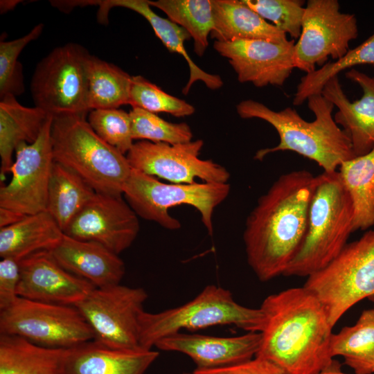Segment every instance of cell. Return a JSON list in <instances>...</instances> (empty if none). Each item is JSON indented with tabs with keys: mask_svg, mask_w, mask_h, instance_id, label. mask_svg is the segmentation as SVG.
<instances>
[{
	"mask_svg": "<svg viewBox=\"0 0 374 374\" xmlns=\"http://www.w3.org/2000/svg\"><path fill=\"white\" fill-rule=\"evenodd\" d=\"M316 176L280 175L248 215L243 233L249 265L262 282L283 275L305 235Z\"/></svg>",
	"mask_w": 374,
	"mask_h": 374,
	"instance_id": "obj_1",
	"label": "cell"
},
{
	"mask_svg": "<svg viewBox=\"0 0 374 374\" xmlns=\"http://www.w3.org/2000/svg\"><path fill=\"white\" fill-rule=\"evenodd\" d=\"M260 308L265 319L255 357L273 362L289 374H316L332 364V328L312 292L304 286L289 288L269 295Z\"/></svg>",
	"mask_w": 374,
	"mask_h": 374,
	"instance_id": "obj_2",
	"label": "cell"
},
{
	"mask_svg": "<svg viewBox=\"0 0 374 374\" xmlns=\"http://www.w3.org/2000/svg\"><path fill=\"white\" fill-rule=\"evenodd\" d=\"M307 100L315 116L312 122L302 118L290 107L275 112L253 100L238 104L236 110L242 118L263 120L272 125L279 136L276 146L258 150L254 159L262 161L276 152L292 151L315 161L324 172H330L337 170L344 161L355 157L349 136L332 117L335 105L321 93Z\"/></svg>",
	"mask_w": 374,
	"mask_h": 374,
	"instance_id": "obj_3",
	"label": "cell"
},
{
	"mask_svg": "<svg viewBox=\"0 0 374 374\" xmlns=\"http://www.w3.org/2000/svg\"><path fill=\"white\" fill-rule=\"evenodd\" d=\"M350 197L337 170L316 176L305 237L283 276H310L331 262L354 232Z\"/></svg>",
	"mask_w": 374,
	"mask_h": 374,
	"instance_id": "obj_4",
	"label": "cell"
},
{
	"mask_svg": "<svg viewBox=\"0 0 374 374\" xmlns=\"http://www.w3.org/2000/svg\"><path fill=\"white\" fill-rule=\"evenodd\" d=\"M51 139L55 162L96 193L123 195L132 170L126 156L100 138L86 116L53 117Z\"/></svg>",
	"mask_w": 374,
	"mask_h": 374,
	"instance_id": "obj_5",
	"label": "cell"
},
{
	"mask_svg": "<svg viewBox=\"0 0 374 374\" xmlns=\"http://www.w3.org/2000/svg\"><path fill=\"white\" fill-rule=\"evenodd\" d=\"M261 308L238 303L231 292L208 285L196 297L179 307L157 313L143 311L139 320V343L143 350H152L160 339L182 330H198L233 325L247 332H260L265 325Z\"/></svg>",
	"mask_w": 374,
	"mask_h": 374,
	"instance_id": "obj_6",
	"label": "cell"
},
{
	"mask_svg": "<svg viewBox=\"0 0 374 374\" xmlns=\"http://www.w3.org/2000/svg\"><path fill=\"white\" fill-rule=\"evenodd\" d=\"M230 188L228 183L166 184L132 168L123 195L137 216L169 230L179 229L181 224L168 210L178 205L191 206L199 211L212 235L213 211L227 197Z\"/></svg>",
	"mask_w": 374,
	"mask_h": 374,
	"instance_id": "obj_7",
	"label": "cell"
},
{
	"mask_svg": "<svg viewBox=\"0 0 374 374\" xmlns=\"http://www.w3.org/2000/svg\"><path fill=\"white\" fill-rule=\"evenodd\" d=\"M321 301L332 328L359 301H374V230L348 243L303 285Z\"/></svg>",
	"mask_w": 374,
	"mask_h": 374,
	"instance_id": "obj_8",
	"label": "cell"
},
{
	"mask_svg": "<svg viewBox=\"0 0 374 374\" xmlns=\"http://www.w3.org/2000/svg\"><path fill=\"white\" fill-rule=\"evenodd\" d=\"M90 53L73 42L57 46L36 66L30 84L35 107L53 117L87 116Z\"/></svg>",
	"mask_w": 374,
	"mask_h": 374,
	"instance_id": "obj_9",
	"label": "cell"
},
{
	"mask_svg": "<svg viewBox=\"0 0 374 374\" xmlns=\"http://www.w3.org/2000/svg\"><path fill=\"white\" fill-rule=\"evenodd\" d=\"M0 335H16L42 346L64 349L94 339L92 329L75 306L20 296L0 310Z\"/></svg>",
	"mask_w": 374,
	"mask_h": 374,
	"instance_id": "obj_10",
	"label": "cell"
},
{
	"mask_svg": "<svg viewBox=\"0 0 374 374\" xmlns=\"http://www.w3.org/2000/svg\"><path fill=\"white\" fill-rule=\"evenodd\" d=\"M148 295L142 287L121 284L94 288L74 306L87 321L93 341L116 350H143L139 320Z\"/></svg>",
	"mask_w": 374,
	"mask_h": 374,
	"instance_id": "obj_11",
	"label": "cell"
},
{
	"mask_svg": "<svg viewBox=\"0 0 374 374\" xmlns=\"http://www.w3.org/2000/svg\"><path fill=\"white\" fill-rule=\"evenodd\" d=\"M357 36L355 15L341 12L337 0H308L294 45L295 68L307 74L315 71L317 65L326 64L329 57L340 59Z\"/></svg>",
	"mask_w": 374,
	"mask_h": 374,
	"instance_id": "obj_12",
	"label": "cell"
},
{
	"mask_svg": "<svg viewBox=\"0 0 374 374\" xmlns=\"http://www.w3.org/2000/svg\"><path fill=\"white\" fill-rule=\"evenodd\" d=\"M51 116L37 140L21 143L8 172L11 179L0 188V207L25 215L46 211L48 190L54 163L51 131Z\"/></svg>",
	"mask_w": 374,
	"mask_h": 374,
	"instance_id": "obj_13",
	"label": "cell"
},
{
	"mask_svg": "<svg viewBox=\"0 0 374 374\" xmlns=\"http://www.w3.org/2000/svg\"><path fill=\"white\" fill-rule=\"evenodd\" d=\"M202 140L169 144L141 140L134 143L126 158L132 169L172 184L227 183L228 170L211 159L199 158Z\"/></svg>",
	"mask_w": 374,
	"mask_h": 374,
	"instance_id": "obj_14",
	"label": "cell"
},
{
	"mask_svg": "<svg viewBox=\"0 0 374 374\" xmlns=\"http://www.w3.org/2000/svg\"><path fill=\"white\" fill-rule=\"evenodd\" d=\"M139 231L137 215L122 195L96 193L64 234L98 242L119 255L132 245Z\"/></svg>",
	"mask_w": 374,
	"mask_h": 374,
	"instance_id": "obj_15",
	"label": "cell"
},
{
	"mask_svg": "<svg viewBox=\"0 0 374 374\" xmlns=\"http://www.w3.org/2000/svg\"><path fill=\"white\" fill-rule=\"evenodd\" d=\"M294 39L274 42L264 39L215 41L213 48L228 59L240 82L255 87H281L295 68Z\"/></svg>",
	"mask_w": 374,
	"mask_h": 374,
	"instance_id": "obj_16",
	"label": "cell"
},
{
	"mask_svg": "<svg viewBox=\"0 0 374 374\" xmlns=\"http://www.w3.org/2000/svg\"><path fill=\"white\" fill-rule=\"evenodd\" d=\"M20 271L17 294L33 301L74 306L96 288L64 269L48 251L21 260Z\"/></svg>",
	"mask_w": 374,
	"mask_h": 374,
	"instance_id": "obj_17",
	"label": "cell"
},
{
	"mask_svg": "<svg viewBox=\"0 0 374 374\" xmlns=\"http://www.w3.org/2000/svg\"><path fill=\"white\" fill-rule=\"evenodd\" d=\"M261 333L249 332L236 337H215L178 332L160 339L155 347L188 355L196 369L211 370L236 365L253 358Z\"/></svg>",
	"mask_w": 374,
	"mask_h": 374,
	"instance_id": "obj_18",
	"label": "cell"
},
{
	"mask_svg": "<svg viewBox=\"0 0 374 374\" xmlns=\"http://www.w3.org/2000/svg\"><path fill=\"white\" fill-rule=\"evenodd\" d=\"M346 77L362 89L360 99L351 102L348 98L338 76L329 80L321 94L330 100L338 111L334 116L349 136L355 157L369 152L374 147V77L355 69L346 73Z\"/></svg>",
	"mask_w": 374,
	"mask_h": 374,
	"instance_id": "obj_19",
	"label": "cell"
},
{
	"mask_svg": "<svg viewBox=\"0 0 374 374\" xmlns=\"http://www.w3.org/2000/svg\"><path fill=\"white\" fill-rule=\"evenodd\" d=\"M48 251L64 269L97 288L120 284L125 272V264L118 255L98 242L64 234L60 242Z\"/></svg>",
	"mask_w": 374,
	"mask_h": 374,
	"instance_id": "obj_20",
	"label": "cell"
},
{
	"mask_svg": "<svg viewBox=\"0 0 374 374\" xmlns=\"http://www.w3.org/2000/svg\"><path fill=\"white\" fill-rule=\"evenodd\" d=\"M159 355L112 349L92 340L67 349L60 374H144Z\"/></svg>",
	"mask_w": 374,
	"mask_h": 374,
	"instance_id": "obj_21",
	"label": "cell"
},
{
	"mask_svg": "<svg viewBox=\"0 0 374 374\" xmlns=\"http://www.w3.org/2000/svg\"><path fill=\"white\" fill-rule=\"evenodd\" d=\"M88 6H98V21L103 24L108 23V13L114 7H121L132 10L143 16L152 26L156 36L161 41L170 53H176L185 59L190 71L189 79L182 92L188 93L192 85L197 81H202L211 89H217L223 85L221 77L211 74L199 68L188 55L184 42L190 38V34L182 27L168 19L156 14L147 0H97L87 1Z\"/></svg>",
	"mask_w": 374,
	"mask_h": 374,
	"instance_id": "obj_22",
	"label": "cell"
},
{
	"mask_svg": "<svg viewBox=\"0 0 374 374\" xmlns=\"http://www.w3.org/2000/svg\"><path fill=\"white\" fill-rule=\"evenodd\" d=\"M214 28L211 38L218 42L264 39L281 42L287 35L268 23L242 0H211Z\"/></svg>",
	"mask_w": 374,
	"mask_h": 374,
	"instance_id": "obj_23",
	"label": "cell"
},
{
	"mask_svg": "<svg viewBox=\"0 0 374 374\" xmlns=\"http://www.w3.org/2000/svg\"><path fill=\"white\" fill-rule=\"evenodd\" d=\"M64 232L46 211L26 215L18 222L0 229V256L19 261L42 251H50Z\"/></svg>",
	"mask_w": 374,
	"mask_h": 374,
	"instance_id": "obj_24",
	"label": "cell"
},
{
	"mask_svg": "<svg viewBox=\"0 0 374 374\" xmlns=\"http://www.w3.org/2000/svg\"><path fill=\"white\" fill-rule=\"evenodd\" d=\"M51 116L37 107L20 104L15 96H7L0 100L1 175L8 172L12 156L21 143H32L39 136Z\"/></svg>",
	"mask_w": 374,
	"mask_h": 374,
	"instance_id": "obj_25",
	"label": "cell"
},
{
	"mask_svg": "<svg viewBox=\"0 0 374 374\" xmlns=\"http://www.w3.org/2000/svg\"><path fill=\"white\" fill-rule=\"evenodd\" d=\"M66 350L0 335V374H60Z\"/></svg>",
	"mask_w": 374,
	"mask_h": 374,
	"instance_id": "obj_26",
	"label": "cell"
},
{
	"mask_svg": "<svg viewBox=\"0 0 374 374\" xmlns=\"http://www.w3.org/2000/svg\"><path fill=\"white\" fill-rule=\"evenodd\" d=\"M338 172L352 201L354 231L369 229L374 225V147L344 161Z\"/></svg>",
	"mask_w": 374,
	"mask_h": 374,
	"instance_id": "obj_27",
	"label": "cell"
},
{
	"mask_svg": "<svg viewBox=\"0 0 374 374\" xmlns=\"http://www.w3.org/2000/svg\"><path fill=\"white\" fill-rule=\"evenodd\" d=\"M96 192L73 172L54 161L46 211L64 230Z\"/></svg>",
	"mask_w": 374,
	"mask_h": 374,
	"instance_id": "obj_28",
	"label": "cell"
},
{
	"mask_svg": "<svg viewBox=\"0 0 374 374\" xmlns=\"http://www.w3.org/2000/svg\"><path fill=\"white\" fill-rule=\"evenodd\" d=\"M330 350L332 357H344L355 374L374 373V308L364 310L353 326L332 333Z\"/></svg>",
	"mask_w": 374,
	"mask_h": 374,
	"instance_id": "obj_29",
	"label": "cell"
},
{
	"mask_svg": "<svg viewBox=\"0 0 374 374\" xmlns=\"http://www.w3.org/2000/svg\"><path fill=\"white\" fill-rule=\"evenodd\" d=\"M87 76L89 111L130 104L132 75L118 66L90 54Z\"/></svg>",
	"mask_w": 374,
	"mask_h": 374,
	"instance_id": "obj_30",
	"label": "cell"
},
{
	"mask_svg": "<svg viewBox=\"0 0 374 374\" xmlns=\"http://www.w3.org/2000/svg\"><path fill=\"white\" fill-rule=\"evenodd\" d=\"M162 10L171 21L184 28L193 38L194 51L202 56L214 28L211 0H147Z\"/></svg>",
	"mask_w": 374,
	"mask_h": 374,
	"instance_id": "obj_31",
	"label": "cell"
},
{
	"mask_svg": "<svg viewBox=\"0 0 374 374\" xmlns=\"http://www.w3.org/2000/svg\"><path fill=\"white\" fill-rule=\"evenodd\" d=\"M362 64L374 65V33L355 48L349 49L340 59L326 62L320 69L301 78L293 99L294 105H300L310 96L321 94L325 84L346 69Z\"/></svg>",
	"mask_w": 374,
	"mask_h": 374,
	"instance_id": "obj_32",
	"label": "cell"
},
{
	"mask_svg": "<svg viewBox=\"0 0 374 374\" xmlns=\"http://www.w3.org/2000/svg\"><path fill=\"white\" fill-rule=\"evenodd\" d=\"M129 113L134 140L169 144L184 143L192 141V131L186 123H170L156 114L139 107H132Z\"/></svg>",
	"mask_w": 374,
	"mask_h": 374,
	"instance_id": "obj_33",
	"label": "cell"
},
{
	"mask_svg": "<svg viewBox=\"0 0 374 374\" xmlns=\"http://www.w3.org/2000/svg\"><path fill=\"white\" fill-rule=\"evenodd\" d=\"M152 113L165 112L176 117L192 115L195 107L173 96L141 75L132 78L130 104Z\"/></svg>",
	"mask_w": 374,
	"mask_h": 374,
	"instance_id": "obj_34",
	"label": "cell"
},
{
	"mask_svg": "<svg viewBox=\"0 0 374 374\" xmlns=\"http://www.w3.org/2000/svg\"><path fill=\"white\" fill-rule=\"evenodd\" d=\"M44 24L36 25L28 34L11 41L0 42V99L7 96H17L24 91L22 66L18 57L32 41L37 39Z\"/></svg>",
	"mask_w": 374,
	"mask_h": 374,
	"instance_id": "obj_35",
	"label": "cell"
},
{
	"mask_svg": "<svg viewBox=\"0 0 374 374\" xmlns=\"http://www.w3.org/2000/svg\"><path fill=\"white\" fill-rule=\"evenodd\" d=\"M87 121L100 138L121 154L126 155L132 147L130 113L118 108L93 109Z\"/></svg>",
	"mask_w": 374,
	"mask_h": 374,
	"instance_id": "obj_36",
	"label": "cell"
},
{
	"mask_svg": "<svg viewBox=\"0 0 374 374\" xmlns=\"http://www.w3.org/2000/svg\"><path fill=\"white\" fill-rule=\"evenodd\" d=\"M265 20L294 39L299 37L305 12L301 0H242Z\"/></svg>",
	"mask_w": 374,
	"mask_h": 374,
	"instance_id": "obj_37",
	"label": "cell"
},
{
	"mask_svg": "<svg viewBox=\"0 0 374 374\" xmlns=\"http://www.w3.org/2000/svg\"><path fill=\"white\" fill-rule=\"evenodd\" d=\"M20 261L2 258L0 262V310L13 303L19 297L17 288L20 280Z\"/></svg>",
	"mask_w": 374,
	"mask_h": 374,
	"instance_id": "obj_38",
	"label": "cell"
},
{
	"mask_svg": "<svg viewBox=\"0 0 374 374\" xmlns=\"http://www.w3.org/2000/svg\"><path fill=\"white\" fill-rule=\"evenodd\" d=\"M191 374H289L283 368L267 359L254 357L247 362L217 369H195Z\"/></svg>",
	"mask_w": 374,
	"mask_h": 374,
	"instance_id": "obj_39",
	"label": "cell"
},
{
	"mask_svg": "<svg viewBox=\"0 0 374 374\" xmlns=\"http://www.w3.org/2000/svg\"><path fill=\"white\" fill-rule=\"evenodd\" d=\"M25 216L11 209L0 207V229L12 225Z\"/></svg>",
	"mask_w": 374,
	"mask_h": 374,
	"instance_id": "obj_40",
	"label": "cell"
},
{
	"mask_svg": "<svg viewBox=\"0 0 374 374\" xmlns=\"http://www.w3.org/2000/svg\"><path fill=\"white\" fill-rule=\"evenodd\" d=\"M341 368V364L338 361L334 359L330 366L316 374H347L342 372Z\"/></svg>",
	"mask_w": 374,
	"mask_h": 374,
	"instance_id": "obj_41",
	"label": "cell"
},
{
	"mask_svg": "<svg viewBox=\"0 0 374 374\" xmlns=\"http://www.w3.org/2000/svg\"><path fill=\"white\" fill-rule=\"evenodd\" d=\"M21 1L19 0H1L0 1L1 13H5L13 10Z\"/></svg>",
	"mask_w": 374,
	"mask_h": 374,
	"instance_id": "obj_42",
	"label": "cell"
},
{
	"mask_svg": "<svg viewBox=\"0 0 374 374\" xmlns=\"http://www.w3.org/2000/svg\"><path fill=\"white\" fill-rule=\"evenodd\" d=\"M181 374H191V373H181Z\"/></svg>",
	"mask_w": 374,
	"mask_h": 374,
	"instance_id": "obj_43",
	"label": "cell"
}]
</instances>
